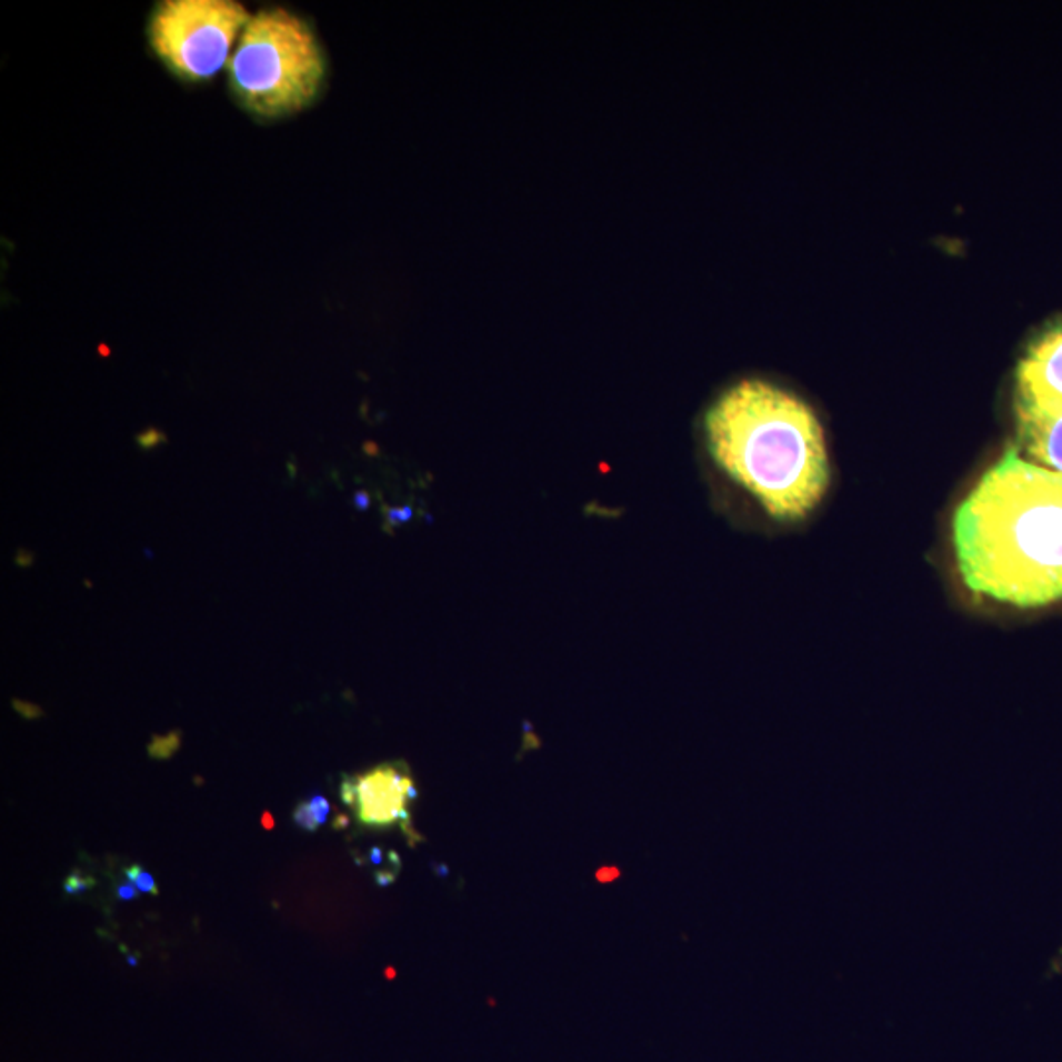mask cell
I'll return each mask as SVG.
<instances>
[{
    "label": "cell",
    "mask_w": 1062,
    "mask_h": 1062,
    "mask_svg": "<svg viewBox=\"0 0 1062 1062\" xmlns=\"http://www.w3.org/2000/svg\"><path fill=\"white\" fill-rule=\"evenodd\" d=\"M351 781L354 788L352 809H359L360 823L390 826L395 821H402L405 834H415L410 826V813L405 809V803H410L408 788L413 783L405 763H385L364 775L352 778Z\"/></svg>",
    "instance_id": "cell-5"
},
{
    "label": "cell",
    "mask_w": 1062,
    "mask_h": 1062,
    "mask_svg": "<svg viewBox=\"0 0 1062 1062\" xmlns=\"http://www.w3.org/2000/svg\"><path fill=\"white\" fill-rule=\"evenodd\" d=\"M309 806H311V811H313V814H315L319 826H321V824H325L327 816H329V813H331V805H329V801H327L325 796H311V799H309Z\"/></svg>",
    "instance_id": "cell-12"
},
{
    "label": "cell",
    "mask_w": 1062,
    "mask_h": 1062,
    "mask_svg": "<svg viewBox=\"0 0 1062 1062\" xmlns=\"http://www.w3.org/2000/svg\"><path fill=\"white\" fill-rule=\"evenodd\" d=\"M180 744V732H172L168 737H154L152 744L148 745V754L154 760H168L178 752Z\"/></svg>",
    "instance_id": "cell-8"
},
{
    "label": "cell",
    "mask_w": 1062,
    "mask_h": 1062,
    "mask_svg": "<svg viewBox=\"0 0 1062 1062\" xmlns=\"http://www.w3.org/2000/svg\"><path fill=\"white\" fill-rule=\"evenodd\" d=\"M1015 403L1062 410V323L1029 344L1015 374Z\"/></svg>",
    "instance_id": "cell-6"
},
{
    "label": "cell",
    "mask_w": 1062,
    "mask_h": 1062,
    "mask_svg": "<svg viewBox=\"0 0 1062 1062\" xmlns=\"http://www.w3.org/2000/svg\"><path fill=\"white\" fill-rule=\"evenodd\" d=\"M250 17L237 0H162L148 20V43L176 78L199 83L229 66Z\"/></svg>",
    "instance_id": "cell-4"
},
{
    "label": "cell",
    "mask_w": 1062,
    "mask_h": 1062,
    "mask_svg": "<svg viewBox=\"0 0 1062 1062\" xmlns=\"http://www.w3.org/2000/svg\"><path fill=\"white\" fill-rule=\"evenodd\" d=\"M94 885L93 878H87V875L81 874V872H73L69 875L66 883H63V890L68 895H79V893H86L87 890H91Z\"/></svg>",
    "instance_id": "cell-11"
},
{
    "label": "cell",
    "mask_w": 1062,
    "mask_h": 1062,
    "mask_svg": "<svg viewBox=\"0 0 1062 1062\" xmlns=\"http://www.w3.org/2000/svg\"><path fill=\"white\" fill-rule=\"evenodd\" d=\"M124 874H127V878H129V882L134 883L138 890L142 891V893H152V895H158L154 875L144 872L140 865H130V868L124 870Z\"/></svg>",
    "instance_id": "cell-9"
},
{
    "label": "cell",
    "mask_w": 1062,
    "mask_h": 1062,
    "mask_svg": "<svg viewBox=\"0 0 1062 1062\" xmlns=\"http://www.w3.org/2000/svg\"><path fill=\"white\" fill-rule=\"evenodd\" d=\"M262 824H264V829H274V819H272V814L264 813V816H262Z\"/></svg>",
    "instance_id": "cell-19"
},
{
    "label": "cell",
    "mask_w": 1062,
    "mask_h": 1062,
    "mask_svg": "<svg viewBox=\"0 0 1062 1062\" xmlns=\"http://www.w3.org/2000/svg\"><path fill=\"white\" fill-rule=\"evenodd\" d=\"M129 964H132V966H137L138 960L134 959V956H129Z\"/></svg>",
    "instance_id": "cell-22"
},
{
    "label": "cell",
    "mask_w": 1062,
    "mask_h": 1062,
    "mask_svg": "<svg viewBox=\"0 0 1062 1062\" xmlns=\"http://www.w3.org/2000/svg\"><path fill=\"white\" fill-rule=\"evenodd\" d=\"M237 103L258 120L308 109L325 81V52L303 18L274 7L252 14L229 61Z\"/></svg>",
    "instance_id": "cell-3"
},
{
    "label": "cell",
    "mask_w": 1062,
    "mask_h": 1062,
    "mask_svg": "<svg viewBox=\"0 0 1062 1062\" xmlns=\"http://www.w3.org/2000/svg\"><path fill=\"white\" fill-rule=\"evenodd\" d=\"M433 872H438L441 878H445V875H449V868H447V865L435 864L433 865Z\"/></svg>",
    "instance_id": "cell-20"
},
{
    "label": "cell",
    "mask_w": 1062,
    "mask_h": 1062,
    "mask_svg": "<svg viewBox=\"0 0 1062 1062\" xmlns=\"http://www.w3.org/2000/svg\"><path fill=\"white\" fill-rule=\"evenodd\" d=\"M970 591L1020 609L1062 599V474L1010 447L952 520Z\"/></svg>",
    "instance_id": "cell-1"
},
{
    "label": "cell",
    "mask_w": 1062,
    "mask_h": 1062,
    "mask_svg": "<svg viewBox=\"0 0 1062 1062\" xmlns=\"http://www.w3.org/2000/svg\"><path fill=\"white\" fill-rule=\"evenodd\" d=\"M707 443L720 469L780 522L821 504L831 467L823 428L803 400L763 380H742L712 403Z\"/></svg>",
    "instance_id": "cell-2"
},
{
    "label": "cell",
    "mask_w": 1062,
    "mask_h": 1062,
    "mask_svg": "<svg viewBox=\"0 0 1062 1062\" xmlns=\"http://www.w3.org/2000/svg\"><path fill=\"white\" fill-rule=\"evenodd\" d=\"M138 891L140 890H138L137 885H134V883L129 882V883H120V885H117V890H114V893H117V900L134 901V900H138Z\"/></svg>",
    "instance_id": "cell-14"
},
{
    "label": "cell",
    "mask_w": 1062,
    "mask_h": 1062,
    "mask_svg": "<svg viewBox=\"0 0 1062 1062\" xmlns=\"http://www.w3.org/2000/svg\"><path fill=\"white\" fill-rule=\"evenodd\" d=\"M1018 441L1031 463L1062 474V410L1015 403Z\"/></svg>",
    "instance_id": "cell-7"
},
{
    "label": "cell",
    "mask_w": 1062,
    "mask_h": 1062,
    "mask_svg": "<svg viewBox=\"0 0 1062 1062\" xmlns=\"http://www.w3.org/2000/svg\"><path fill=\"white\" fill-rule=\"evenodd\" d=\"M620 874H622V872H620L618 868H614V865H604V868H600L599 872H597V880H599L600 883L614 882V880L620 878Z\"/></svg>",
    "instance_id": "cell-15"
},
{
    "label": "cell",
    "mask_w": 1062,
    "mask_h": 1062,
    "mask_svg": "<svg viewBox=\"0 0 1062 1062\" xmlns=\"http://www.w3.org/2000/svg\"><path fill=\"white\" fill-rule=\"evenodd\" d=\"M385 976H388V978H394V976H395V970H394V969H388V970H385Z\"/></svg>",
    "instance_id": "cell-21"
},
{
    "label": "cell",
    "mask_w": 1062,
    "mask_h": 1062,
    "mask_svg": "<svg viewBox=\"0 0 1062 1062\" xmlns=\"http://www.w3.org/2000/svg\"><path fill=\"white\" fill-rule=\"evenodd\" d=\"M292 819L293 823L298 824L301 831L315 832L319 829L318 819H315V814H313V811H311L309 801H303V803H300V805L295 806Z\"/></svg>",
    "instance_id": "cell-10"
},
{
    "label": "cell",
    "mask_w": 1062,
    "mask_h": 1062,
    "mask_svg": "<svg viewBox=\"0 0 1062 1062\" xmlns=\"http://www.w3.org/2000/svg\"><path fill=\"white\" fill-rule=\"evenodd\" d=\"M374 880H377L378 888H388L395 882V874H392V872H377Z\"/></svg>",
    "instance_id": "cell-16"
},
{
    "label": "cell",
    "mask_w": 1062,
    "mask_h": 1062,
    "mask_svg": "<svg viewBox=\"0 0 1062 1062\" xmlns=\"http://www.w3.org/2000/svg\"><path fill=\"white\" fill-rule=\"evenodd\" d=\"M12 704H14L17 712H20V714L28 720L40 719L43 714L42 709H40L38 704L22 703V701H14Z\"/></svg>",
    "instance_id": "cell-13"
},
{
    "label": "cell",
    "mask_w": 1062,
    "mask_h": 1062,
    "mask_svg": "<svg viewBox=\"0 0 1062 1062\" xmlns=\"http://www.w3.org/2000/svg\"><path fill=\"white\" fill-rule=\"evenodd\" d=\"M369 862L370 864L380 865L384 862V850L380 846H372L369 852Z\"/></svg>",
    "instance_id": "cell-17"
},
{
    "label": "cell",
    "mask_w": 1062,
    "mask_h": 1062,
    "mask_svg": "<svg viewBox=\"0 0 1062 1062\" xmlns=\"http://www.w3.org/2000/svg\"><path fill=\"white\" fill-rule=\"evenodd\" d=\"M351 823V819L347 814H337V819L333 821V829H347Z\"/></svg>",
    "instance_id": "cell-18"
}]
</instances>
